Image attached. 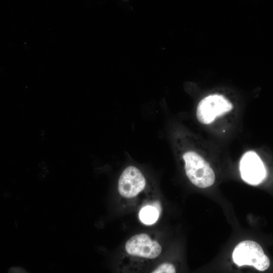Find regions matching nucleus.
I'll use <instances>...</instances> for the list:
<instances>
[{
	"mask_svg": "<svg viewBox=\"0 0 273 273\" xmlns=\"http://www.w3.org/2000/svg\"><path fill=\"white\" fill-rule=\"evenodd\" d=\"M175 268L173 265L168 263H164L154 269L153 273H174Z\"/></svg>",
	"mask_w": 273,
	"mask_h": 273,
	"instance_id": "nucleus-8",
	"label": "nucleus"
},
{
	"mask_svg": "<svg viewBox=\"0 0 273 273\" xmlns=\"http://www.w3.org/2000/svg\"><path fill=\"white\" fill-rule=\"evenodd\" d=\"M126 252L132 256L154 259L161 253L162 247L159 243L151 239L146 234L133 236L125 243Z\"/></svg>",
	"mask_w": 273,
	"mask_h": 273,
	"instance_id": "nucleus-4",
	"label": "nucleus"
},
{
	"mask_svg": "<svg viewBox=\"0 0 273 273\" xmlns=\"http://www.w3.org/2000/svg\"><path fill=\"white\" fill-rule=\"evenodd\" d=\"M234 262L239 266H253L259 271H264L269 266L270 261L257 243L250 240L240 242L233 252Z\"/></svg>",
	"mask_w": 273,
	"mask_h": 273,
	"instance_id": "nucleus-2",
	"label": "nucleus"
},
{
	"mask_svg": "<svg viewBox=\"0 0 273 273\" xmlns=\"http://www.w3.org/2000/svg\"><path fill=\"white\" fill-rule=\"evenodd\" d=\"M232 104L223 96L213 94L208 96L199 103L196 111L198 120L202 124L211 123L217 116L233 109Z\"/></svg>",
	"mask_w": 273,
	"mask_h": 273,
	"instance_id": "nucleus-3",
	"label": "nucleus"
},
{
	"mask_svg": "<svg viewBox=\"0 0 273 273\" xmlns=\"http://www.w3.org/2000/svg\"><path fill=\"white\" fill-rule=\"evenodd\" d=\"M160 213L155 207L148 205L141 209L139 213V217L143 223L150 225L156 222Z\"/></svg>",
	"mask_w": 273,
	"mask_h": 273,
	"instance_id": "nucleus-7",
	"label": "nucleus"
},
{
	"mask_svg": "<svg viewBox=\"0 0 273 273\" xmlns=\"http://www.w3.org/2000/svg\"><path fill=\"white\" fill-rule=\"evenodd\" d=\"M146 186V179L136 167H127L120 175L118 185L119 194L123 197L131 198L137 196Z\"/></svg>",
	"mask_w": 273,
	"mask_h": 273,
	"instance_id": "nucleus-5",
	"label": "nucleus"
},
{
	"mask_svg": "<svg viewBox=\"0 0 273 273\" xmlns=\"http://www.w3.org/2000/svg\"><path fill=\"white\" fill-rule=\"evenodd\" d=\"M153 206L155 207L158 209V210L159 211L160 213L161 212V208H160V205L159 202H155L153 204Z\"/></svg>",
	"mask_w": 273,
	"mask_h": 273,
	"instance_id": "nucleus-9",
	"label": "nucleus"
},
{
	"mask_svg": "<svg viewBox=\"0 0 273 273\" xmlns=\"http://www.w3.org/2000/svg\"><path fill=\"white\" fill-rule=\"evenodd\" d=\"M183 158L186 174L193 185L200 188H206L214 184V172L200 155L193 151H188L184 154Z\"/></svg>",
	"mask_w": 273,
	"mask_h": 273,
	"instance_id": "nucleus-1",
	"label": "nucleus"
},
{
	"mask_svg": "<svg viewBox=\"0 0 273 273\" xmlns=\"http://www.w3.org/2000/svg\"><path fill=\"white\" fill-rule=\"evenodd\" d=\"M242 179L246 183L256 185L266 176V170L260 158L253 151H248L242 156L240 163Z\"/></svg>",
	"mask_w": 273,
	"mask_h": 273,
	"instance_id": "nucleus-6",
	"label": "nucleus"
}]
</instances>
